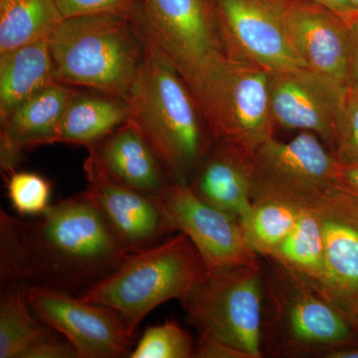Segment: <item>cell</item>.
Masks as SVG:
<instances>
[{
  "label": "cell",
  "mask_w": 358,
  "mask_h": 358,
  "mask_svg": "<svg viewBox=\"0 0 358 358\" xmlns=\"http://www.w3.org/2000/svg\"><path fill=\"white\" fill-rule=\"evenodd\" d=\"M129 255L86 190L29 219L0 210L1 286L25 285L78 296Z\"/></svg>",
  "instance_id": "1"
},
{
  "label": "cell",
  "mask_w": 358,
  "mask_h": 358,
  "mask_svg": "<svg viewBox=\"0 0 358 358\" xmlns=\"http://www.w3.org/2000/svg\"><path fill=\"white\" fill-rule=\"evenodd\" d=\"M126 102L129 121L150 143L169 180L189 185L215 141L182 78L147 43Z\"/></svg>",
  "instance_id": "2"
},
{
  "label": "cell",
  "mask_w": 358,
  "mask_h": 358,
  "mask_svg": "<svg viewBox=\"0 0 358 358\" xmlns=\"http://www.w3.org/2000/svg\"><path fill=\"white\" fill-rule=\"evenodd\" d=\"M261 262L263 357L324 358L358 343L352 315L326 289L267 257Z\"/></svg>",
  "instance_id": "3"
},
{
  "label": "cell",
  "mask_w": 358,
  "mask_h": 358,
  "mask_svg": "<svg viewBox=\"0 0 358 358\" xmlns=\"http://www.w3.org/2000/svg\"><path fill=\"white\" fill-rule=\"evenodd\" d=\"M131 14H92L61 21L49 37L56 83L126 101L145 50Z\"/></svg>",
  "instance_id": "4"
},
{
  "label": "cell",
  "mask_w": 358,
  "mask_h": 358,
  "mask_svg": "<svg viewBox=\"0 0 358 358\" xmlns=\"http://www.w3.org/2000/svg\"><path fill=\"white\" fill-rule=\"evenodd\" d=\"M199 250L185 233L131 254L112 274L78 298L117 310L131 334L167 301L183 299L206 275Z\"/></svg>",
  "instance_id": "5"
},
{
  "label": "cell",
  "mask_w": 358,
  "mask_h": 358,
  "mask_svg": "<svg viewBox=\"0 0 358 358\" xmlns=\"http://www.w3.org/2000/svg\"><path fill=\"white\" fill-rule=\"evenodd\" d=\"M273 72L235 56H224L194 98L214 141H226L253 155L274 138L270 86Z\"/></svg>",
  "instance_id": "6"
},
{
  "label": "cell",
  "mask_w": 358,
  "mask_h": 358,
  "mask_svg": "<svg viewBox=\"0 0 358 358\" xmlns=\"http://www.w3.org/2000/svg\"><path fill=\"white\" fill-rule=\"evenodd\" d=\"M131 17L145 43L192 94L228 54L213 0H141Z\"/></svg>",
  "instance_id": "7"
},
{
  "label": "cell",
  "mask_w": 358,
  "mask_h": 358,
  "mask_svg": "<svg viewBox=\"0 0 358 358\" xmlns=\"http://www.w3.org/2000/svg\"><path fill=\"white\" fill-rule=\"evenodd\" d=\"M264 277L262 262L209 271L181 301L199 336L211 338L261 358Z\"/></svg>",
  "instance_id": "8"
},
{
  "label": "cell",
  "mask_w": 358,
  "mask_h": 358,
  "mask_svg": "<svg viewBox=\"0 0 358 358\" xmlns=\"http://www.w3.org/2000/svg\"><path fill=\"white\" fill-rule=\"evenodd\" d=\"M252 201L275 200L313 208L329 190L339 186L341 160L317 134L301 131L288 141L275 138L252 155Z\"/></svg>",
  "instance_id": "9"
},
{
  "label": "cell",
  "mask_w": 358,
  "mask_h": 358,
  "mask_svg": "<svg viewBox=\"0 0 358 358\" xmlns=\"http://www.w3.org/2000/svg\"><path fill=\"white\" fill-rule=\"evenodd\" d=\"M28 305L45 324L67 339L79 358L129 357L134 334L120 313L53 289L27 287Z\"/></svg>",
  "instance_id": "10"
},
{
  "label": "cell",
  "mask_w": 358,
  "mask_h": 358,
  "mask_svg": "<svg viewBox=\"0 0 358 358\" xmlns=\"http://www.w3.org/2000/svg\"><path fill=\"white\" fill-rule=\"evenodd\" d=\"M285 2L213 0L227 53L273 73L307 67L287 33L282 18Z\"/></svg>",
  "instance_id": "11"
},
{
  "label": "cell",
  "mask_w": 358,
  "mask_h": 358,
  "mask_svg": "<svg viewBox=\"0 0 358 358\" xmlns=\"http://www.w3.org/2000/svg\"><path fill=\"white\" fill-rule=\"evenodd\" d=\"M160 202L176 232L187 235L199 250L208 272L261 262L247 244L239 221L200 199L187 185L169 183Z\"/></svg>",
  "instance_id": "12"
},
{
  "label": "cell",
  "mask_w": 358,
  "mask_h": 358,
  "mask_svg": "<svg viewBox=\"0 0 358 358\" xmlns=\"http://www.w3.org/2000/svg\"><path fill=\"white\" fill-rule=\"evenodd\" d=\"M348 93L307 67L273 73L270 101L275 124L310 131L334 150Z\"/></svg>",
  "instance_id": "13"
},
{
  "label": "cell",
  "mask_w": 358,
  "mask_h": 358,
  "mask_svg": "<svg viewBox=\"0 0 358 358\" xmlns=\"http://www.w3.org/2000/svg\"><path fill=\"white\" fill-rule=\"evenodd\" d=\"M86 192L102 212L122 248L138 253L162 243L176 232L160 199L84 169Z\"/></svg>",
  "instance_id": "14"
},
{
  "label": "cell",
  "mask_w": 358,
  "mask_h": 358,
  "mask_svg": "<svg viewBox=\"0 0 358 358\" xmlns=\"http://www.w3.org/2000/svg\"><path fill=\"white\" fill-rule=\"evenodd\" d=\"M282 18L294 51L308 69L348 92V23L315 2L301 0H286Z\"/></svg>",
  "instance_id": "15"
},
{
  "label": "cell",
  "mask_w": 358,
  "mask_h": 358,
  "mask_svg": "<svg viewBox=\"0 0 358 358\" xmlns=\"http://www.w3.org/2000/svg\"><path fill=\"white\" fill-rule=\"evenodd\" d=\"M313 209L324 233L327 293L352 315L358 312V199L336 186Z\"/></svg>",
  "instance_id": "16"
},
{
  "label": "cell",
  "mask_w": 358,
  "mask_h": 358,
  "mask_svg": "<svg viewBox=\"0 0 358 358\" xmlns=\"http://www.w3.org/2000/svg\"><path fill=\"white\" fill-rule=\"evenodd\" d=\"M84 169L159 199L171 182L154 150L131 121L89 148Z\"/></svg>",
  "instance_id": "17"
},
{
  "label": "cell",
  "mask_w": 358,
  "mask_h": 358,
  "mask_svg": "<svg viewBox=\"0 0 358 358\" xmlns=\"http://www.w3.org/2000/svg\"><path fill=\"white\" fill-rule=\"evenodd\" d=\"M75 93L67 85L52 84L1 120L0 162L4 173H13L27 150L56 143L65 110Z\"/></svg>",
  "instance_id": "18"
},
{
  "label": "cell",
  "mask_w": 358,
  "mask_h": 358,
  "mask_svg": "<svg viewBox=\"0 0 358 358\" xmlns=\"http://www.w3.org/2000/svg\"><path fill=\"white\" fill-rule=\"evenodd\" d=\"M252 155L232 143L215 141L188 186L207 204L239 221L252 203Z\"/></svg>",
  "instance_id": "19"
},
{
  "label": "cell",
  "mask_w": 358,
  "mask_h": 358,
  "mask_svg": "<svg viewBox=\"0 0 358 358\" xmlns=\"http://www.w3.org/2000/svg\"><path fill=\"white\" fill-rule=\"evenodd\" d=\"M54 83L49 38L0 55V120Z\"/></svg>",
  "instance_id": "20"
},
{
  "label": "cell",
  "mask_w": 358,
  "mask_h": 358,
  "mask_svg": "<svg viewBox=\"0 0 358 358\" xmlns=\"http://www.w3.org/2000/svg\"><path fill=\"white\" fill-rule=\"evenodd\" d=\"M129 119L128 103L105 95L75 93L65 110L56 143L91 148Z\"/></svg>",
  "instance_id": "21"
},
{
  "label": "cell",
  "mask_w": 358,
  "mask_h": 358,
  "mask_svg": "<svg viewBox=\"0 0 358 358\" xmlns=\"http://www.w3.org/2000/svg\"><path fill=\"white\" fill-rule=\"evenodd\" d=\"M267 258L326 289L324 238L317 211L303 209L293 230Z\"/></svg>",
  "instance_id": "22"
},
{
  "label": "cell",
  "mask_w": 358,
  "mask_h": 358,
  "mask_svg": "<svg viewBox=\"0 0 358 358\" xmlns=\"http://www.w3.org/2000/svg\"><path fill=\"white\" fill-rule=\"evenodd\" d=\"M63 20L55 0H0V55L49 38Z\"/></svg>",
  "instance_id": "23"
},
{
  "label": "cell",
  "mask_w": 358,
  "mask_h": 358,
  "mask_svg": "<svg viewBox=\"0 0 358 358\" xmlns=\"http://www.w3.org/2000/svg\"><path fill=\"white\" fill-rule=\"evenodd\" d=\"M27 286H1L0 358H22L35 343L56 334L33 313L26 298Z\"/></svg>",
  "instance_id": "24"
},
{
  "label": "cell",
  "mask_w": 358,
  "mask_h": 358,
  "mask_svg": "<svg viewBox=\"0 0 358 358\" xmlns=\"http://www.w3.org/2000/svg\"><path fill=\"white\" fill-rule=\"evenodd\" d=\"M303 208L275 200H256L239 219L245 240L263 258L272 255L293 230Z\"/></svg>",
  "instance_id": "25"
},
{
  "label": "cell",
  "mask_w": 358,
  "mask_h": 358,
  "mask_svg": "<svg viewBox=\"0 0 358 358\" xmlns=\"http://www.w3.org/2000/svg\"><path fill=\"white\" fill-rule=\"evenodd\" d=\"M195 345L190 334L178 324L166 322L147 329L131 358H190Z\"/></svg>",
  "instance_id": "26"
},
{
  "label": "cell",
  "mask_w": 358,
  "mask_h": 358,
  "mask_svg": "<svg viewBox=\"0 0 358 358\" xmlns=\"http://www.w3.org/2000/svg\"><path fill=\"white\" fill-rule=\"evenodd\" d=\"M51 183L43 176L27 171H13L7 180V193L13 208L21 216H36L50 206Z\"/></svg>",
  "instance_id": "27"
},
{
  "label": "cell",
  "mask_w": 358,
  "mask_h": 358,
  "mask_svg": "<svg viewBox=\"0 0 358 358\" xmlns=\"http://www.w3.org/2000/svg\"><path fill=\"white\" fill-rule=\"evenodd\" d=\"M334 154L343 164H358V95L348 93L336 134Z\"/></svg>",
  "instance_id": "28"
},
{
  "label": "cell",
  "mask_w": 358,
  "mask_h": 358,
  "mask_svg": "<svg viewBox=\"0 0 358 358\" xmlns=\"http://www.w3.org/2000/svg\"><path fill=\"white\" fill-rule=\"evenodd\" d=\"M141 0H55L63 18L102 13H134Z\"/></svg>",
  "instance_id": "29"
},
{
  "label": "cell",
  "mask_w": 358,
  "mask_h": 358,
  "mask_svg": "<svg viewBox=\"0 0 358 358\" xmlns=\"http://www.w3.org/2000/svg\"><path fill=\"white\" fill-rule=\"evenodd\" d=\"M22 358H79V355L67 339L55 334L35 343Z\"/></svg>",
  "instance_id": "30"
},
{
  "label": "cell",
  "mask_w": 358,
  "mask_h": 358,
  "mask_svg": "<svg viewBox=\"0 0 358 358\" xmlns=\"http://www.w3.org/2000/svg\"><path fill=\"white\" fill-rule=\"evenodd\" d=\"M193 357L196 358H249L246 353L211 338L199 336Z\"/></svg>",
  "instance_id": "31"
},
{
  "label": "cell",
  "mask_w": 358,
  "mask_h": 358,
  "mask_svg": "<svg viewBox=\"0 0 358 358\" xmlns=\"http://www.w3.org/2000/svg\"><path fill=\"white\" fill-rule=\"evenodd\" d=\"M348 25L350 33L348 93L358 95V14Z\"/></svg>",
  "instance_id": "32"
},
{
  "label": "cell",
  "mask_w": 358,
  "mask_h": 358,
  "mask_svg": "<svg viewBox=\"0 0 358 358\" xmlns=\"http://www.w3.org/2000/svg\"><path fill=\"white\" fill-rule=\"evenodd\" d=\"M310 1L315 2L338 14L348 23H350L358 14L357 9L353 6L350 0H310Z\"/></svg>",
  "instance_id": "33"
},
{
  "label": "cell",
  "mask_w": 358,
  "mask_h": 358,
  "mask_svg": "<svg viewBox=\"0 0 358 358\" xmlns=\"http://www.w3.org/2000/svg\"><path fill=\"white\" fill-rule=\"evenodd\" d=\"M339 186L358 199V164H343Z\"/></svg>",
  "instance_id": "34"
},
{
  "label": "cell",
  "mask_w": 358,
  "mask_h": 358,
  "mask_svg": "<svg viewBox=\"0 0 358 358\" xmlns=\"http://www.w3.org/2000/svg\"><path fill=\"white\" fill-rule=\"evenodd\" d=\"M324 358H358V343L333 350Z\"/></svg>",
  "instance_id": "35"
},
{
  "label": "cell",
  "mask_w": 358,
  "mask_h": 358,
  "mask_svg": "<svg viewBox=\"0 0 358 358\" xmlns=\"http://www.w3.org/2000/svg\"><path fill=\"white\" fill-rule=\"evenodd\" d=\"M352 317L353 322H355V326H357L358 329V312L353 313V315H352Z\"/></svg>",
  "instance_id": "36"
},
{
  "label": "cell",
  "mask_w": 358,
  "mask_h": 358,
  "mask_svg": "<svg viewBox=\"0 0 358 358\" xmlns=\"http://www.w3.org/2000/svg\"><path fill=\"white\" fill-rule=\"evenodd\" d=\"M350 1H352L353 6H355L358 10V0H350Z\"/></svg>",
  "instance_id": "37"
}]
</instances>
